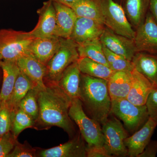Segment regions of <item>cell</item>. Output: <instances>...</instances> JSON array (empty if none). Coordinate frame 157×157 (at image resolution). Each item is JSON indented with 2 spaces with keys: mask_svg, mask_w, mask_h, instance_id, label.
<instances>
[{
  "mask_svg": "<svg viewBox=\"0 0 157 157\" xmlns=\"http://www.w3.org/2000/svg\"><path fill=\"white\" fill-rule=\"evenodd\" d=\"M81 73L77 60L65 70L58 82L59 87L72 100L79 98Z\"/></svg>",
  "mask_w": 157,
  "mask_h": 157,
  "instance_id": "obj_19",
  "label": "cell"
},
{
  "mask_svg": "<svg viewBox=\"0 0 157 157\" xmlns=\"http://www.w3.org/2000/svg\"><path fill=\"white\" fill-rule=\"evenodd\" d=\"M145 105L149 117L157 120V87H155L150 94Z\"/></svg>",
  "mask_w": 157,
  "mask_h": 157,
  "instance_id": "obj_34",
  "label": "cell"
},
{
  "mask_svg": "<svg viewBox=\"0 0 157 157\" xmlns=\"http://www.w3.org/2000/svg\"><path fill=\"white\" fill-rule=\"evenodd\" d=\"M132 82V72L116 71L107 80L111 100L127 98Z\"/></svg>",
  "mask_w": 157,
  "mask_h": 157,
  "instance_id": "obj_21",
  "label": "cell"
},
{
  "mask_svg": "<svg viewBox=\"0 0 157 157\" xmlns=\"http://www.w3.org/2000/svg\"><path fill=\"white\" fill-rule=\"evenodd\" d=\"M3 72V81L0 91V102H6L13 90L20 70L16 60L0 61Z\"/></svg>",
  "mask_w": 157,
  "mask_h": 157,
  "instance_id": "obj_23",
  "label": "cell"
},
{
  "mask_svg": "<svg viewBox=\"0 0 157 157\" xmlns=\"http://www.w3.org/2000/svg\"><path fill=\"white\" fill-rule=\"evenodd\" d=\"M61 38L55 36L35 38L29 46L28 52L46 66L58 48Z\"/></svg>",
  "mask_w": 157,
  "mask_h": 157,
  "instance_id": "obj_16",
  "label": "cell"
},
{
  "mask_svg": "<svg viewBox=\"0 0 157 157\" xmlns=\"http://www.w3.org/2000/svg\"><path fill=\"white\" fill-rule=\"evenodd\" d=\"M106 26L95 20L77 17L70 39L77 44L100 39Z\"/></svg>",
  "mask_w": 157,
  "mask_h": 157,
  "instance_id": "obj_11",
  "label": "cell"
},
{
  "mask_svg": "<svg viewBox=\"0 0 157 157\" xmlns=\"http://www.w3.org/2000/svg\"><path fill=\"white\" fill-rule=\"evenodd\" d=\"M35 39L30 32L0 29V61L17 60L28 52L29 46Z\"/></svg>",
  "mask_w": 157,
  "mask_h": 157,
  "instance_id": "obj_5",
  "label": "cell"
},
{
  "mask_svg": "<svg viewBox=\"0 0 157 157\" xmlns=\"http://www.w3.org/2000/svg\"><path fill=\"white\" fill-rule=\"evenodd\" d=\"M38 101L39 115L34 128L43 130L58 127L70 137H74L75 128L69 114L72 99L57 84L45 85L44 88L39 89Z\"/></svg>",
  "mask_w": 157,
  "mask_h": 157,
  "instance_id": "obj_1",
  "label": "cell"
},
{
  "mask_svg": "<svg viewBox=\"0 0 157 157\" xmlns=\"http://www.w3.org/2000/svg\"><path fill=\"white\" fill-rule=\"evenodd\" d=\"M100 40L104 47L131 61L137 52L134 39L116 33L107 27Z\"/></svg>",
  "mask_w": 157,
  "mask_h": 157,
  "instance_id": "obj_10",
  "label": "cell"
},
{
  "mask_svg": "<svg viewBox=\"0 0 157 157\" xmlns=\"http://www.w3.org/2000/svg\"><path fill=\"white\" fill-rule=\"evenodd\" d=\"M110 113L122 121L132 132L140 128L149 117L146 105H135L127 98L112 100Z\"/></svg>",
  "mask_w": 157,
  "mask_h": 157,
  "instance_id": "obj_6",
  "label": "cell"
},
{
  "mask_svg": "<svg viewBox=\"0 0 157 157\" xmlns=\"http://www.w3.org/2000/svg\"><path fill=\"white\" fill-rule=\"evenodd\" d=\"M36 121L27 113L19 108L12 111L11 132L16 138L24 130L35 128Z\"/></svg>",
  "mask_w": 157,
  "mask_h": 157,
  "instance_id": "obj_28",
  "label": "cell"
},
{
  "mask_svg": "<svg viewBox=\"0 0 157 157\" xmlns=\"http://www.w3.org/2000/svg\"><path fill=\"white\" fill-rule=\"evenodd\" d=\"M0 69H1V67H0Z\"/></svg>",
  "mask_w": 157,
  "mask_h": 157,
  "instance_id": "obj_39",
  "label": "cell"
},
{
  "mask_svg": "<svg viewBox=\"0 0 157 157\" xmlns=\"http://www.w3.org/2000/svg\"><path fill=\"white\" fill-rule=\"evenodd\" d=\"M37 152L38 148L33 147L27 141L21 144L17 141L8 157H36Z\"/></svg>",
  "mask_w": 157,
  "mask_h": 157,
  "instance_id": "obj_32",
  "label": "cell"
},
{
  "mask_svg": "<svg viewBox=\"0 0 157 157\" xmlns=\"http://www.w3.org/2000/svg\"><path fill=\"white\" fill-rule=\"evenodd\" d=\"M81 134H78L71 140L59 146L39 149L37 157H86V146Z\"/></svg>",
  "mask_w": 157,
  "mask_h": 157,
  "instance_id": "obj_13",
  "label": "cell"
},
{
  "mask_svg": "<svg viewBox=\"0 0 157 157\" xmlns=\"http://www.w3.org/2000/svg\"><path fill=\"white\" fill-rule=\"evenodd\" d=\"M78 98L92 118L101 124L107 121L111 105L107 80L81 73Z\"/></svg>",
  "mask_w": 157,
  "mask_h": 157,
  "instance_id": "obj_2",
  "label": "cell"
},
{
  "mask_svg": "<svg viewBox=\"0 0 157 157\" xmlns=\"http://www.w3.org/2000/svg\"><path fill=\"white\" fill-rule=\"evenodd\" d=\"M52 2L61 3L62 4L70 6L72 3L75 2L76 0H52Z\"/></svg>",
  "mask_w": 157,
  "mask_h": 157,
  "instance_id": "obj_38",
  "label": "cell"
},
{
  "mask_svg": "<svg viewBox=\"0 0 157 157\" xmlns=\"http://www.w3.org/2000/svg\"><path fill=\"white\" fill-rule=\"evenodd\" d=\"M35 86L29 78L20 70L13 90L5 103L11 111H14L29 91Z\"/></svg>",
  "mask_w": 157,
  "mask_h": 157,
  "instance_id": "obj_25",
  "label": "cell"
},
{
  "mask_svg": "<svg viewBox=\"0 0 157 157\" xmlns=\"http://www.w3.org/2000/svg\"><path fill=\"white\" fill-rule=\"evenodd\" d=\"M77 49L79 58H88L109 67L100 39L78 44Z\"/></svg>",
  "mask_w": 157,
  "mask_h": 157,
  "instance_id": "obj_27",
  "label": "cell"
},
{
  "mask_svg": "<svg viewBox=\"0 0 157 157\" xmlns=\"http://www.w3.org/2000/svg\"><path fill=\"white\" fill-rule=\"evenodd\" d=\"M69 7L77 17L95 20L104 24L101 0H76Z\"/></svg>",
  "mask_w": 157,
  "mask_h": 157,
  "instance_id": "obj_24",
  "label": "cell"
},
{
  "mask_svg": "<svg viewBox=\"0 0 157 157\" xmlns=\"http://www.w3.org/2000/svg\"><path fill=\"white\" fill-rule=\"evenodd\" d=\"M157 126V120L149 117L143 126L125 139L124 143L128 149V156L138 157L150 141Z\"/></svg>",
  "mask_w": 157,
  "mask_h": 157,
  "instance_id": "obj_12",
  "label": "cell"
},
{
  "mask_svg": "<svg viewBox=\"0 0 157 157\" xmlns=\"http://www.w3.org/2000/svg\"><path fill=\"white\" fill-rule=\"evenodd\" d=\"M150 0H121L129 22L135 30L145 20L149 11Z\"/></svg>",
  "mask_w": 157,
  "mask_h": 157,
  "instance_id": "obj_20",
  "label": "cell"
},
{
  "mask_svg": "<svg viewBox=\"0 0 157 157\" xmlns=\"http://www.w3.org/2000/svg\"><path fill=\"white\" fill-rule=\"evenodd\" d=\"M149 11L157 23V0H150Z\"/></svg>",
  "mask_w": 157,
  "mask_h": 157,
  "instance_id": "obj_37",
  "label": "cell"
},
{
  "mask_svg": "<svg viewBox=\"0 0 157 157\" xmlns=\"http://www.w3.org/2000/svg\"><path fill=\"white\" fill-rule=\"evenodd\" d=\"M136 52L157 55V23L149 11L143 23L135 30Z\"/></svg>",
  "mask_w": 157,
  "mask_h": 157,
  "instance_id": "obj_9",
  "label": "cell"
},
{
  "mask_svg": "<svg viewBox=\"0 0 157 157\" xmlns=\"http://www.w3.org/2000/svg\"><path fill=\"white\" fill-rule=\"evenodd\" d=\"M87 157H111L107 149L103 146H87L86 148Z\"/></svg>",
  "mask_w": 157,
  "mask_h": 157,
  "instance_id": "obj_35",
  "label": "cell"
},
{
  "mask_svg": "<svg viewBox=\"0 0 157 157\" xmlns=\"http://www.w3.org/2000/svg\"><path fill=\"white\" fill-rule=\"evenodd\" d=\"M69 114L72 121L78 126L87 146L104 145V135L100 124L87 116L79 98L72 99Z\"/></svg>",
  "mask_w": 157,
  "mask_h": 157,
  "instance_id": "obj_4",
  "label": "cell"
},
{
  "mask_svg": "<svg viewBox=\"0 0 157 157\" xmlns=\"http://www.w3.org/2000/svg\"><path fill=\"white\" fill-rule=\"evenodd\" d=\"M78 63L82 73L95 78L108 80L116 72L109 67L88 58H79Z\"/></svg>",
  "mask_w": 157,
  "mask_h": 157,
  "instance_id": "obj_26",
  "label": "cell"
},
{
  "mask_svg": "<svg viewBox=\"0 0 157 157\" xmlns=\"http://www.w3.org/2000/svg\"><path fill=\"white\" fill-rule=\"evenodd\" d=\"M131 88L127 99L135 105H145L150 93L155 87L147 78L134 69L132 72Z\"/></svg>",
  "mask_w": 157,
  "mask_h": 157,
  "instance_id": "obj_17",
  "label": "cell"
},
{
  "mask_svg": "<svg viewBox=\"0 0 157 157\" xmlns=\"http://www.w3.org/2000/svg\"><path fill=\"white\" fill-rule=\"evenodd\" d=\"M39 21L35 28L30 33L35 38H46L55 36L56 19L55 9L52 0L44 2L37 10Z\"/></svg>",
  "mask_w": 157,
  "mask_h": 157,
  "instance_id": "obj_14",
  "label": "cell"
},
{
  "mask_svg": "<svg viewBox=\"0 0 157 157\" xmlns=\"http://www.w3.org/2000/svg\"><path fill=\"white\" fill-rule=\"evenodd\" d=\"M17 141V138L11 131L0 137V157H8Z\"/></svg>",
  "mask_w": 157,
  "mask_h": 157,
  "instance_id": "obj_33",
  "label": "cell"
},
{
  "mask_svg": "<svg viewBox=\"0 0 157 157\" xmlns=\"http://www.w3.org/2000/svg\"><path fill=\"white\" fill-rule=\"evenodd\" d=\"M103 50L109 68L113 71L132 72L135 69L133 63L131 61L113 53L104 46Z\"/></svg>",
  "mask_w": 157,
  "mask_h": 157,
  "instance_id": "obj_30",
  "label": "cell"
},
{
  "mask_svg": "<svg viewBox=\"0 0 157 157\" xmlns=\"http://www.w3.org/2000/svg\"><path fill=\"white\" fill-rule=\"evenodd\" d=\"M132 62L135 69L157 86V55L137 52Z\"/></svg>",
  "mask_w": 157,
  "mask_h": 157,
  "instance_id": "obj_22",
  "label": "cell"
},
{
  "mask_svg": "<svg viewBox=\"0 0 157 157\" xmlns=\"http://www.w3.org/2000/svg\"><path fill=\"white\" fill-rule=\"evenodd\" d=\"M39 89L35 86L28 92L20 102L17 108H19L36 121L39 115V106L38 94Z\"/></svg>",
  "mask_w": 157,
  "mask_h": 157,
  "instance_id": "obj_29",
  "label": "cell"
},
{
  "mask_svg": "<svg viewBox=\"0 0 157 157\" xmlns=\"http://www.w3.org/2000/svg\"><path fill=\"white\" fill-rule=\"evenodd\" d=\"M109 117L102 124L104 146L112 157H126L128 149L124 141L128 137V133L120 121L116 117Z\"/></svg>",
  "mask_w": 157,
  "mask_h": 157,
  "instance_id": "obj_8",
  "label": "cell"
},
{
  "mask_svg": "<svg viewBox=\"0 0 157 157\" xmlns=\"http://www.w3.org/2000/svg\"><path fill=\"white\" fill-rule=\"evenodd\" d=\"M56 14V25L54 35L70 39L77 16L73 9L61 3L53 2Z\"/></svg>",
  "mask_w": 157,
  "mask_h": 157,
  "instance_id": "obj_18",
  "label": "cell"
},
{
  "mask_svg": "<svg viewBox=\"0 0 157 157\" xmlns=\"http://www.w3.org/2000/svg\"><path fill=\"white\" fill-rule=\"evenodd\" d=\"M12 111L5 102H0V137L11 131Z\"/></svg>",
  "mask_w": 157,
  "mask_h": 157,
  "instance_id": "obj_31",
  "label": "cell"
},
{
  "mask_svg": "<svg viewBox=\"0 0 157 157\" xmlns=\"http://www.w3.org/2000/svg\"><path fill=\"white\" fill-rule=\"evenodd\" d=\"M101 3L105 25L116 33L134 39L135 30L121 5L115 0H101Z\"/></svg>",
  "mask_w": 157,
  "mask_h": 157,
  "instance_id": "obj_7",
  "label": "cell"
},
{
  "mask_svg": "<svg viewBox=\"0 0 157 157\" xmlns=\"http://www.w3.org/2000/svg\"><path fill=\"white\" fill-rule=\"evenodd\" d=\"M21 71L29 78L35 86L39 89L45 87L44 78L46 72V66L40 63L32 55L27 52L16 60Z\"/></svg>",
  "mask_w": 157,
  "mask_h": 157,
  "instance_id": "obj_15",
  "label": "cell"
},
{
  "mask_svg": "<svg viewBox=\"0 0 157 157\" xmlns=\"http://www.w3.org/2000/svg\"><path fill=\"white\" fill-rule=\"evenodd\" d=\"M157 153V140H150L138 157H155Z\"/></svg>",
  "mask_w": 157,
  "mask_h": 157,
  "instance_id": "obj_36",
  "label": "cell"
},
{
  "mask_svg": "<svg viewBox=\"0 0 157 157\" xmlns=\"http://www.w3.org/2000/svg\"><path fill=\"white\" fill-rule=\"evenodd\" d=\"M77 47L78 44L72 39L61 38L58 48L46 65L45 85L58 84L65 70L79 59Z\"/></svg>",
  "mask_w": 157,
  "mask_h": 157,
  "instance_id": "obj_3",
  "label": "cell"
},
{
  "mask_svg": "<svg viewBox=\"0 0 157 157\" xmlns=\"http://www.w3.org/2000/svg\"><path fill=\"white\" fill-rule=\"evenodd\" d=\"M120 1H121V0H120Z\"/></svg>",
  "mask_w": 157,
  "mask_h": 157,
  "instance_id": "obj_40",
  "label": "cell"
}]
</instances>
